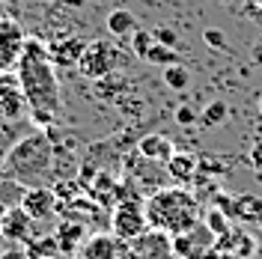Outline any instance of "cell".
I'll use <instances>...</instances> for the list:
<instances>
[{
	"instance_id": "obj_1",
	"label": "cell",
	"mask_w": 262,
	"mask_h": 259,
	"mask_svg": "<svg viewBox=\"0 0 262 259\" xmlns=\"http://www.w3.org/2000/svg\"><path fill=\"white\" fill-rule=\"evenodd\" d=\"M15 75L21 81L24 98L30 111H45V114H60L63 98H60V81H57V66L51 63L48 48L36 39L24 42V51L15 63Z\"/></svg>"
},
{
	"instance_id": "obj_2",
	"label": "cell",
	"mask_w": 262,
	"mask_h": 259,
	"mask_svg": "<svg viewBox=\"0 0 262 259\" xmlns=\"http://www.w3.org/2000/svg\"><path fill=\"white\" fill-rule=\"evenodd\" d=\"M51 173H54V140L48 137V131L36 128L33 134H24L18 143L6 149L0 176L36 188V185H45Z\"/></svg>"
},
{
	"instance_id": "obj_3",
	"label": "cell",
	"mask_w": 262,
	"mask_h": 259,
	"mask_svg": "<svg viewBox=\"0 0 262 259\" xmlns=\"http://www.w3.org/2000/svg\"><path fill=\"white\" fill-rule=\"evenodd\" d=\"M203 206L188 188L182 185H170V188H158L146 197V221L152 229H161L167 235H179L188 232L191 227L200 224Z\"/></svg>"
},
{
	"instance_id": "obj_4",
	"label": "cell",
	"mask_w": 262,
	"mask_h": 259,
	"mask_svg": "<svg viewBox=\"0 0 262 259\" xmlns=\"http://www.w3.org/2000/svg\"><path fill=\"white\" fill-rule=\"evenodd\" d=\"M146 200H119L111 211V232L119 242H134L146 232Z\"/></svg>"
},
{
	"instance_id": "obj_5",
	"label": "cell",
	"mask_w": 262,
	"mask_h": 259,
	"mask_svg": "<svg viewBox=\"0 0 262 259\" xmlns=\"http://www.w3.org/2000/svg\"><path fill=\"white\" fill-rule=\"evenodd\" d=\"M122 63V54L114 48V45H107V42H90L86 48H83V57L81 63H78V72H81L86 81H104V78H111L116 72V66Z\"/></svg>"
},
{
	"instance_id": "obj_6",
	"label": "cell",
	"mask_w": 262,
	"mask_h": 259,
	"mask_svg": "<svg viewBox=\"0 0 262 259\" xmlns=\"http://www.w3.org/2000/svg\"><path fill=\"white\" fill-rule=\"evenodd\" d=\"M214 244H217V235L200 221V224L191 227L188 232L173 235V256H179V259H203Z\"/></svg>"
},
{
	"instance_id": "obj_7",
	"label": "cell",
	"mask_w": 262,
	"mask_h": 259,
	"mask_svg": "<svg viewBox=\"0 0 262 259\" xmlns=\"http://www.w3.org/2000/svg\"><path fill=\"white\" fill-rule=\"evenodd\" d=\"M27 107V98H24V90H21V81L12 72H3L0 75V116L3 119H21Z\"/></svg>"
},
{
	"instance_id": "obj_8",
	"label": "cell",
	"mask_w": 262,
	"mask_h": 259,
	"mask_svg": "<svg viewBox=\"0 0 262 259\" xmlns=\"http://www.w3.org/2000/svg\"><path fill=\"white\" fill-rule=\"evenodd\" d=\"M24 42H27V36L21 33V27L12 18H3L0 21V75L9 72L18 63V57L24 51Z\"/></svg>"
},
{
	"instance_id": "obj_9",
	"label": "cell",
	"mask_w": 262,
	"mask_h": 259,
	"mask_svg": "<svg viewBox=\"0 0 262 259\" xmlns=\"http://www.w3.org/2000/svg\"><path fill=\"white\" fill-rule=\"evenodd\" d=\"M21 209L27 211L33 221H48V218L57 214L60 200H57V194H54V188H48V185H36V188H27V194H24V200H21Z\"/></svg>"
},
{
	"instance_id": "obj_10",
	"label": "cell",
	"mask_w": 262,
	"mask_h": 259,
	"mask_svg": "<svg viewBox=\"0 0 262 259\" xmlns=\"http://www.w3.org/2000/svg\"><path fill=\"white\" fill-rule=\"evenodd\" d=\"M131 253L140 259H170L173 256V235L149 227L140 239L131 242Z\"/></svg>"
},
{
	"instance_id": "obj_11",
	"label": "cell",
	"mask_w": 262,
	"mask_h": 259,
	"mask_svg": "<svg viewBox=\"0 0 262 259\" xmlns=\"http://www.w3.org/2000/svg\"><path fill=\"white\" fill-rule=\"evenodd\" d=\"M33 221L27 211L21 209V206H15V209H9L6 214H3V221H0V235L3 239H9V242L15 244H30L33 242Z\"/></svg>"
},
{
	"instance_id": "obj_12",
	"label": "cell",
	"mask_w": 262,
	"mask_h": 259,
	"mask_svg": "<svg viewBox=\"0 0 262 259\" xmlns=\"http://www.w3.org/2000/svg\"><path fill=\"white\" fill-rule=\"evenodd\" d=\"M83 48H86L83 39L69 36V39H63V42H54V45H51L48 57H51V63L57 66V69H78V63H81V57H83Z\"/></svg>"
},
{
	"instance_id": "obj_13",
	"label": "cell",
	"mask_w": 262,
	"mask_h": 259,
	"mask_svg": "<svg viewBox=\"0 0 262 259\" xmlns=\"http://www.w3.org/2000/svg\"><path fill=\"white\" fill-rule=\"evenodd\" d=\"M137 152L149 158V161H158V164H167L173 155H176V149H173V140L167 137V134H146L140 143H137Z\"/></svg>"
},
{
	"instance_id": "obj_14",
	"label": "cell",
	"mask_w": 262,
	"mask_h": 259,
	"mask_svg": "<svg viewBox=\"0 0 262 259\" xmlns=\"http://www.w3.org/2000/svg\"><path fill=\"white\" fill-rule=\"evenodd\" d=\"M54 239L60 244V253H75L81 247V242L86 239V224L75 221V218H63V224L57 227Z\"/></svg>"
},
{
	"instance_id": "obj_15",
	"label": "cell",
	"mask_w": 262,
	"mask_h": 259,
	"mask_svg": "<svg viewBox=\"0 0 262 259\" xmlns=\"http://www.w3.org/2000/svg\"><path fill=\"white\" fill-rule=\"evenodd\" d=\"M164 167H167V176L173 179L176 185H188V182L196 176L200 161H196L194 155H188V152H176V155L164 164Z\"/></svg>"
},
{
	"instance_id": "obj_16",
	"label": "cell",
	"mask_w": 262,
	"mask_h": 259,
	"mask_svg": "<svg viewBox=\"0 0 262 259\" xmlns=\"http://www.w3.org/2000/svg\"><path fill=\"white\" fill-rule=\"evenodd\" d=\"M119 239L116 235H93L83 244L78 259H119Z\"/></svg>"
},
{
	"instance_id": "obj_17",
	"label": "cell",
	"mask_w": 262,
	"mask_h": 259,
	"mask_svg": "<svg viewBox=\"0 0 262 259\" xmlns=\"http://www.w3.org/2000/svg\"><path fill=\"white\" fill-rule=\"evenodd\" d=\"M104 27H107V33L116 36V39H125V36L140 30V27H137V15H134L131 9H114L111 15L104 18Z\"/></svg>"
},
{
	"instance_id": "obj_18",
	"label": "cell",
	"mask_w": 262,
	"mask_h": 259,
	"mask_svg": "<svg viewBox=\"0 0 262 259\" xmlns=\"http://www.w3.org/2000/svg\"><path fill=\"white\" fill-rule=\"evenodd\" d=\"M24 194H27V185H21V182H15V179L0 176V221H3V214H6L9 209L21 206Z\"/></svg>"
},
{
	"instance_id": "obj_19",
	"label": "cell",
	"mask_w": 262,
	"mask_h": 259,
	"mask_svg": "<svg viewBox=\"0 0 262 259\" xmlns=\"http://www.w3.org/2000/svg\"><path fill=\"white\" fill-rule=\"evenodd\" d=\"M259 218H262V197H253V194L235 197V221H245V224L256 221L259 224Z\"/></svg>"
},
{
	"instance_id": "obj_20",
	"label": "cell",
	"mask_w": 262,
	"mask_h": 259,
	"mask_svg": "<svg viewBox=\"0 0 262 259\" xmlns=\"http://www.w3.org/2000/svg\"><path fill=\"white\" fill-rule=\"evenodd\" d=\"M229 116V104L227 101H221V98H214V101H209L206 104V111L200 114V125H206V128H214V125H221V122H227Z\"/></svg>"
},
{
	"instance_id": "obj_21",
	"label": "cell",
	"mask_w": 262,
	"mask_h": 259,
	"mask_svg": "<svg viewBox=\"0 0 262 259\" xmlns=\"http://www.w3.org/2000/svg\"><path fill=\"white\" fill-rule=\"evenodd\" d=\"M143 63L149 66H161V69H167V66H176L179 63V51L176 48H167V45H152V48L143 54Z\"/></svg>"
},
{
	"instance_id": "obj_22",
	"label": "cell",
	"mask_w": 262,
	"mask_h": 259,
	"mask_svg": "<svg viewBox=\"0 0 262 259\" xmlns=\"http://www.w3.org/2000/svg\"><path fill=\"white\" fill-rule=\"evenodd\" d=\"M164 83H167L170 90L182 93V90H188V87H191V72H188L182 63L167 66V69H164Z\"/></svg>"
},
{
	"instance_id": "obj_23",
	"label": "cell",
	"mask_w": 262,
	"mask_h": 259,
	"mask_svg": "<svg viewBox=\"0 0 262 259\" xmlns=\"http://www.w3.org/2000/svg\"><path fill=\"white\" fill-rule=\"evenodd\" d=\"M203 224L212 229L214 235H227L229 229V214H224V211L217 209V206H212V209H206V218H203Z\"/></svg>"
},
{
	"instance_id": "obj_24",
	"label": "cell",
	"mask_w": 262,
	"mask_h": 259,
	"mask_svg": "<svg viewBox=\"0 0 262 259\" xmlns=\"http://www.w3.org/2000/svg\"><path fill=\"white\" fill-rule=\"evenodd\" d=\"M256 253V242L247 235V232H235V239H232V256L235 259H250Z\"/></svg>"
},
{
	"instance_id": "obj_25",
	"label": "cell",
	"mask_w": 262,
	"mask_h": 259,
	"mask_svg": "<svg viewBox=\"0 0 262 259\" xmlns=\"http://www.w3.org/2000/svg\"><path fill=\"white\" fill-rule=\"evenodd\" d=\"M203 42L209 45L212 51H229V39L224 30H217V27H206L203 30Z\"/></svg>"
},
{
	"instance_id": "obj_26",
	"label": "cell",
	"mask_w": 262,
	"mask_h": 259,
	"mask_svg": "<svg viewBox=\"0 0 262 259\" xmlns=\"http://www.w3.org/2000/svg\"><path fill=\"white\" fill-rule=\"evenodd\" d=\"M155 45V36L152 33H146V30H137V33H131V51L143 60V54H146L149 48Z\"/></svg>"
},
{
	"instance_id": "obj_27",
	"label": "cell",
	"mask_w": 262,
	"mask_h": 259,
	"mask_svg": "<svg viewBox=\"0 0 262 259\" xmlns=\"http://www.w3.org/2000/svg\"><path fill=\"white\" fill-rule=\"evenodd\" d=\"M152 36H155V42H158V45L179 48V33L173 30V27H155V30H152Z\"/></svg>"
},
{
	"instance_id": "obj_28",
	"label": "cell",
	"mask_w": 262,
	"mask_h": 259,
	"mask_svg": "<svg viewBox=\"0 0 262 259\" xmlns=\"http://www.w3.org/2000/svg\"><path fill=\"white\" fill-rule=\"evenodd\" d=\"M173 119H176V125H185V128H188V125H194V122L200 119V116L194 114V107L182 104V107H176V114H173Z\"/></svg>"
},
{
	"instance_id": "obj_29",
	"label": "cell",
	"mask_w": 262,
	"mask_h": 259,
	"mask_svg": "<svg viewBox=\"0 0 262 259\" xmlns=\"http://www.w3.org/2000/svg\"><path fill=\"white\" fill-rule=\"evenodd\" d=\"M247 161L253 164L256 170H262V140H256V143L250 146V155H247Z\"/></svg>"
},
{
	"instance_id": "obj_30",
	"label": "cell",
	"mask_w": 262,
	"mask_h": 259,
	"mask_svg": "<svg viewBox=\"0 0 262 259\" xmlns=\"http://www.w3.org/2000/svg\"><path fill=\"white\" fill-rule=\"evenodd\" d=\"M0 259H30L27 256V250H21V247H12V250H3Z\"/></svg>"
},
{
	"instance_id": "obj_31",
	"label": "cell",
	"mask_w": 262,
	"mask_h": 259,
	"mask_svg": "<svg viewBox=\"0 0 262 259\" xmlns=\"http://www.w3.org/2000/svg\"><path fill=\"white\" fill-rule=\"evenodd\" d=\"M0 3H3V6H15L18 0H0Z\"/></svg>"
},
{
	"instance_id": "obj_32",
	"label": "cell",
	"mask_w": 262,
	"mask_h": 259,
	"mask_svg": "<svg viewBox=\"0 0 262 259\" xmlns=\"http://www.w3.org/2000/svg\"><path fill=\"white\" fill-rule=\"evenodd\" d=\"M3 158H6V152H0V173H3Z\"/></svg>"
},
{
	"instance_id": "obj_33",
	"label": "cell",
	"mask_w": 262,
	"mask_h": 259,
	"mask_svg": "<svg viewBox=\"0 0 262 259\" xmlns=\"http://www.w3.org/2000/svg\"><path fill=\"white\" fill-rule=\"evenodd\" d=\"M256 107H259V114H262V96H259V101H256Z\"/></svg>"
},
{
	"instance_id": "obj_34",
	"label": "cell",
	"mask_w": 262,
	"mask_h": 259,
	"mask_svg": "<svg viewBox=\"0 0 262 259\" xmlns=\"http://www.w3.org/2000/svg\"><path fill=\"white\" fill-rule=\"evenodd\" d=\"M259 229H262V218H259Z\"/></svg>"
}]
</instances>
